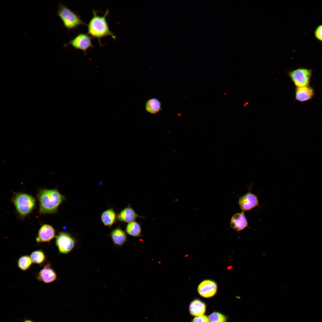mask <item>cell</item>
Wrapping results in <instances>:
<instances>
[{
  "label": "cell",
  "instance_id": "obj_1",
  "mask_svg": "<svg viewBox=\"0 0 322 322\" xmlns=\"http://www.w3.org/2000/svg\"><path fill=\"white\" fill-rule=\"evenodd\" d=\"M36 197L40 214L55 213L60 205L66 199L65 197L56 189H41L38 190Z\"/></svg>",
  "mask_w": 322,
  "mask_h": 322
},
{
  "label": "cell",
  "instance_id": "obj_2",
  "mask_svg": "<svg viewBox=\"0 0 322 322\" xmlns=\"http://www.w3.org/2000/svg\"><path fill=\"white\" fill-rule=\"evenodd\" d=\"M98 11L92 10V16L87 25V33L93 38H97L100 45L102 46L101 39L103 37L110 36L115 41L116 36L110 30L106 17L109 14L107 9L103 16L97 15Z\"/></svg>",
  "mask_w": 322,
  "mask_h": 322
},
{
  "label": "cell",
  "instance_id": "obj_3",
  "mask_svg": "<svg viewBox=\"0 0 322 322\" xmlns=\"http://www.w3.org/2000/svg\"><path fill=\"white\" fill-rule=\"evenodd\" d=\"M11 201L14 204L17 213L22 219L32 212L36 206L35 198L32 195L24 193L14 192Z\"/></svg>",
  "mask_w": 322,
  "mask_h": 322
},
{
  "label": "cell",
  "instance_id": "obj_4",
  "mask_svg": "<svg viewBox=\"0 0 322 322\" xmlns=\"http://www.w3.org/2000/svg\"><path fill=\"white\" fill-rule=\"evenodd\" d=\"M57 13L61 19L64 27L69 31L76 29L81 25L87 26L76 12L61 3L58 4Z\"/></svg>",
  "mask_w": 322,
  "mask_h": 322
},
{
  "label": "cell",
  "instance_id": "obj_5",
  "mask_svg": "<svg viewBox=\"0 0 322 322\" xmlns=\"http://www.w3.org/2000/svg\"><path fill=\"white\" fill-rule=\"evenodd\" d=\"M55 244L60 253L67 254L75 247L76 242L74 238L68 233L61 232L55 237Z\"/></svg>",
  "mask_w": 322,
  "mask_h": 322
},
{
  "label": "cell",
  "instance_id": "obj_6",
  "mask_svg": "<svg viewBox=\"0 0 322 322\" xmlns=\"http://www.w3.org/2000/svg\"><path fill=\"white\" fill-rule=\"evenodd\" d=\"M312 73L311 69L299 68L291 71L289 75L296 87H298L309 86Z\"/></svg>",
  "mask_w": 322,
  "mask_h": 322
},
{
  "label": "cell",
  "instance_id": "obj_7",
  "mask_svg": "<svg viewBox=\"0 0 322 322\" xmlns=\"http://www.w3.org/2000/svg\"><path fill=\"white\" fill-rule=\"evenodd\" d=\"M92 38L88 33H79L77 36L65 44L64 46L66 47L69 45H70L76 49L83 51L84 54L86 55L87 51L94 47L92 43Z\"/></svg>",
  "mask_w": 322,
  "mask_h": 322
},
{
  "label": "cell",
  "instance_id": "obj_8",
  "mask_svg": "<svg viewBox=\"0 0 322 322\" xmlns=\"http://www.w3.org/2000/svg\"><path fill=\"white\" fill-rule=\"evenodd\" d=\"M238 204L243 212L250 211L259 205L257 196L250 191L239 198Z\"/></svg>",
  "mask_w": 322,
  "mask_h": 322
},
{
  "label": "cell",
  "instance_id": "obj_9",
  "mask_svg": "<svg viewBox=\"0 0 322 322\" xmlns=\"http://www.w3.org/2000/svg\"><path fill=\"white\" fill-rule=\"evenodd\" d=\"M217 289L216 283L210 279H206L202 281L199 285L197 290L200 295L205 298H208L214 296Z\"/></svg>",
  "mask_w": 322,
  "mask_h": 322
},
{
  "label": "cell",
  "instance_id": "obj_10",
  "mask_svg": "<svg viewBox=\"0 0 322 322\" xmlns=\"http://www.w3.org/2000/svg\"><path fill=\"white\" fill-rule=\"evenodd\" d=\"M55 235L54 228L50 225L44 224L39 229L36 241L38 243L49 242L55 237Z\"/></svg>",
  "mask_w": 322,
  "mask_h": 322
},
{
  "label": "cell",
  "instance_id": "obj_11",
  "mask_svg": "<svg viewBox=\"0 0 322 322\" xmlns=\"http://www.w3.org/2000/svg\"><path fill=\"white\" fill-rule=\"evenodd\" d=\"M36 278L39 281L47 284L57 280V276L50 264L48 262L38 272Z\"/></svg>",
  "mask_w": 322,
  "mask_h": 322
},
{
  "label": "cell",
  "instance_id": "obj_12",
  "mask_svg": "<svg viewBox=\"0 0 322 322\" xmlns=\"http://www.w3.org/2000/svg\"><path fill=\"white\" fill-rule=\"evenodd\" d=\"M230 226L237 231H240L249 227L247 220L243 211L234 214L230 221Z\"/></svg>",
  "mask_w": 322,
  "mask_h": 322
},
{
  "label": "cell",
  "instance_id": "obj_13",
  "mask_svg": "<svg viewBox=\"0 0 322 322\" xmlns=\"http://www.w3.org/2000/svg\"><path fill=\"white\" fill-rule=\"evenodd\" d=\"M138 217L145 218L137 214L129 205L117 215V219L121 222L129 223L134 221Z\"/></svg>",
  "mask_w": 322,
  "mask_h": 322
},
{
  "label": "cell",
  "instance_id": "obj_14",
  "mask_svg": "<svg viewBox=\"0 0 322 322\" xmlns=\"http://www.w3.org/2000/svg\"><path fill=\"white\" fill-rule=\"evenodd\" d=\"M314 94L313 89L309 86L297 87L295 90L296 99L300 102H304L311 100Z\"/></svg>",
  "mask_w": 322,
  "mask_h": 322
},
{
  "label": "cell",
  "instance_id": "obj_15",
  "mask_svg": "<svg viewBox=\"0 0 322 322\" xmlns=\"http://www.w3.org/2000/svg\"><path fill=\"white\" fill-rule=\"evenodd\" d=\"M110 236L114 244L117 246H122L127 240V236L125 232L120 227L113 230Z\"/></svg>",
  "mask_w": 322,
  "mask_h": 322
},
{
  "label": "cell",
  "instance_id": "obj_16",
  "mask_svg": "<svg viewBox=\"0 0 322 322\" xmlns=\"http://www.w3.org/2000/svg\"><path fill=\"white\" fill-rule=\"evenodd\" d=\"M117 215L112 208L107 209L101 214V221L105 226L111 227L115 223Z\"/></svg>",
  "mask_w": 322,
  "mask_h": 322
},
{
  "label": "cell",
  "instance_id": "obj_17",
  "mask_svg": "<svg viewBox=\"0 0 322 322\" xmlns=\"http://www.w3.org/2000/svg\"><path fill=\"white\" fill-rule=\"evenodd\" d=\"M205 310V304L199 300L193 301L189 306V311L191 315L195 316H202Z\"/></svg>",
  "mask_w": 322,
  "mask_h": 322
},
{
  "label": "cell",
  "instance_id": "obj_18",
  "mask_svg": "<svg viewBox=\"0 0 322 322\" xmlns=\"http://www.w3.org/2000/svg\"><path fill=\"white\" fill-rule=\"evenodd\" d=\"M161 103L157 98H153L148 100L145 104L146 111L152 114L159 112L161 108Z\"/></svg>",
  "mask_w": 322,
  "mask_h": 322
},
{
  "label": "cell",
  "instance_id": "obj_19",
  "mask_svg": "<svg viewBox=\"0 0 322 322\" xmlns=\"http://www.w3.org/2000/svg\"><path fill=\"white\" fill-rule=\"evenodd\" d=\"M126 232L130 236L139 237L141 236V225L139 223L135 221L129 223L126 226Z\"/></svg>",
  "mask_w": 322,
  "mask_h": 322
},
{
  "label": "cell",
  "instance_id": "obj_20",
  "mask_svg": "<svg viewBox=\"0 0 322 322\" xmlns=\"http://www.w3.org/2000/svg\"><path fill=\"white\" fill-rule=\"evenodd\" d=\"M30 257L32 263L39 265H42L46 260L45 255L41 249L33 251Z\"/></svg>",
  "mask_w": 322,
  "mask_h": 322
},
{
  "label": "cell",
  "instance_id": "obj_21",
  "mask_svg": "<svg viewBox=\"0 0 322 322\" xmlns=\"http://www.w3.org/2000/svg\"><path fill=\"white\" fill-rule=\"evenodd\" d=\"M32 262L30 256L24 255L21 256L17 261L18 267L23 271H26L30 267Z\"/></svg>",
  "mask_w": 322,
  "mask_h": 322
},
{
  "label": "cell",
  "instance_id": "obj_22",
  "mask_svg": "<svg viewBox=\"0 0 322 322\" xmlns=\"http://www.w3.org/2000/svg\"><path fill=\"white\" fill-rule=\"evenodd\" d=\"M211 322H225L226 318L223 315L217 312H214L209 316Z\"/></svg>",
  "mask_w": 322,
  "mask_h": 322
},
{
  "label": "cell",
  "instance_id": "obj_23",
  "mask_svg": "<svg viewBox=\"0 0 322 322\" xmlns=\"http://www.w3.org/2000/svg\"><path fill=\"white\" fill-rule=\"evenodd\" d=\"M314 35L317 40L322 42V24L319 25L316 28Z\"/></svg>",
  "mask_w": 322,
  "mask_h": 322
},
{
  "label": "cell",
  "instance_id": "obj_24",
  "mask_svg": "<svg viewBox=\"0 0 322 322\" xmlns=\"http://www.w3.org/2000/svg\"><path fill=\"white\" fill-rule=\"evenodd\" d=\"M192 322H209V320L206 316L203 315L195 318Z\"/></svg>",
  "mask_w": 322,
  "mask_h": 322
},
{
  "label": "cell",
  "instance_id": "obj_25",
  "mask_svg": "<svg viewBox=\"0 0 322 322\" xmlns=\"http://www.w3.org/2000/svg\"><path fill=\"white\" fill-rule=\"evenodd\" d=\"M23 322H34L32 320L26 319Z\"/></svg>",
  "mask_w": 322,
  "mask_h": 322
}]
</instances>
